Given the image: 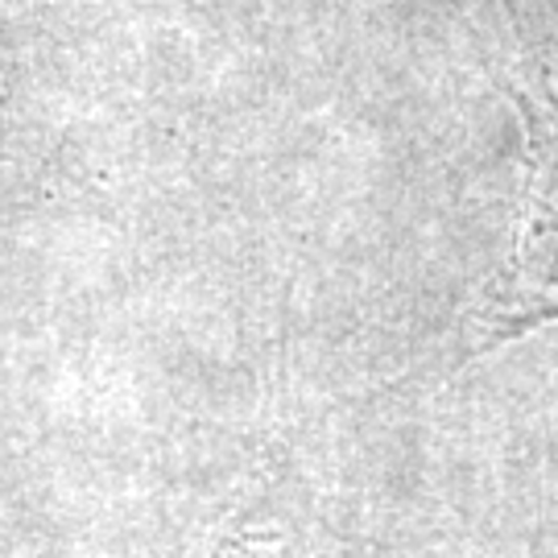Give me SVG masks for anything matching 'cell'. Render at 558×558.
<instances>
[{"instance_id": "obj_1", "label": "cell", "mask_w": 558, "mask_h": 558, "mask_svg": "<svg viewBox=\"0 0 558 558\" xmlns=\"http://www.w3.org/2000/svg\"><path fill=\"white\" fill-rule=\"evenodd\" d=\"M518 108L530 145V174L521 186L513 260L484 315V343H500L558 319V96L550 83H542L538 96H518Z\"/></svg>"}, {"instance_id": "obj_2", "label": "cell", "mask_w": 558, "mask_h": 558, "mask_svg": "<svg viewBox=\"0 0 558 558\" xmlns=\"http://www.w3.org/2000/svg\"><path fill=\"white\" fill-rule=\"evenodd\" d=\"M179 558H269L265 542L257 538V513L244 505V493H232L223 513Z\"/></svg>"}, {"instance_id": "obj_3", "label": "cell", "mask_w": 558, "mask_h": 558, "mask_svg": "<svg viewBox=\"0 0 558 558\" xmlns=\"http://www.w3.org/2000/svg\"><path fill=\"white\" fill-rule=\"evenodd\" d=\"M0 83H4V75H0Z\"/></svg>"}]
</instances>
